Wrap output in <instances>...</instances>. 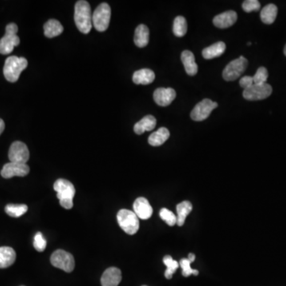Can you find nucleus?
Instances as JSON below:
<instances>
[{
    "mask_svg": "<svg viewBox=\"0 0 286 286\" xmlns=\"http://www.w3.org/2000/svg\"><path fill=\"white\" fill-rule=\"evenodd\" d=\"M237 13L234 10H227L222 14H218L213 18V24L219 29L231 27L236 22Z\"/></svg>",
    "mask_w": 286,
    "mask_h": 286,
    "instance_id": "15",
    "label": "nucleus"
},
{
    "mask_svg": "<svg viewBox=\"0 0 286 286\" xmlns=\"http://www.w3.org/2000/svg\"><path fill=\"white\" fill-rule=\"evenodd\" d=\"M191 263L189 259H182V260L180 261V266L182 268V275L186 278L191 275H199L198 271L191 268Z\"/></svg>",
    "mask_w": 286,
    "mask_h": 286,
    "instance_id": "32",
    "label": "nucleus"
},
{
    "mask_svg": "<svg viewBox=\"0 0 286 286\" xmlns=\"http://www.w3.org/2000/svg\"><path fill=\"white\" fill-rule=\"evenodd\" d=\"M18 27L15 23L8 24L6 26L5 35L0 39V54L6 55L10 54L15 46L20 44V39L17 35Z\"/></svg>",
    "mask_w": 286,
    "mask_h": 286,
    "instance_id": "4",
    "label": "nucleus"
},
{
    "mask_svg": "<svg viewBox=\"0 0 286 286\" xmlns=\"http://www.w3.org/2000/svg\"><path fill=\"white\" fill-rule=\"evenodd\" d=\"M28 61L24 57L10 56L6 58L3 67L4 77L9 82H16L21 73L27 67Z\"/></svg>",
    "mask_w": 286,
    "mask_h": 286,
    "instance_id": "3",
    "label": "nucleus"
},
{
    "mask_svg": "<svg viewBox=\"0 0 286 286\" xmlns=\"http://www.w3.org/2000/svg\"><path fill=\"white\" fill-rule=\"evenodd\" d=\"M175 90L171 88H159L154 93V99L155 103L162 107H167L175 99Z\"/></svg>",
    "mask_w": 286,
    "mask_h": 286,
    "instance_id": "13",
    "label": "nucleus"
},
{
    "mask_svg": "<svg viewBox=\"0 0 286 286\" xmlns=\"http://www.w3.org/2000/svg\"><path fill=\"white\" fill-rule=\"evenodd\" d=\"M30 173V167L26 164L10 162L4 165L1 170L2 178L9 179L14 177H25Z\"/></svg>",
    "mask_w": 286,
    "mask_h": 286,
    "instance_id": "12",
    "label": "nucleus"
},
{
    "mask_svg": "<svg viewBox=\"0 0 286 286\" xmlns=\"http://www.w3.org/2000/svg\"><path fill=\"white\" fill-rule=\"evenodd\" d=\"M182 61L188 75L195 76L198 72V65L195 63V56L190 50L182 52Z\"/></svg>",
    "mask_w": 286,
    "mask_h": 286,
    "instance_id": "18",
    "label": "nucleus"
},
{
    "mask_svg": "<svg viewBox=\"0 0 286 286\" xmlns=\"http://www.w3.org/2000/svg\"><path fill=\"white\" fill-rule=\"evenodd\" d=\"M247 46H251V42H248V43H247Z\"/></svg>",
    "mask_w": 286,
    "mask_h": 286,
    "instance_id": "39",
    "label": "nucleus"
},
{
    "mask_svg": "<svg viewBox=\"0 0 286 286\" xmlns=\"http://www.w3.org/2000/svg\"><path fill=\"white\" fill-rule=\"evenodd\" d=\"M188 259H189V260H190L191 263H193L195 259V255H194V254H191H191L189 255V258H188Z\"/></svg>",
    "mask_w": 286,
    "mask_h": 286,
    "instance_id": "37",
    "label": "nucleus"
},
{
    "mask_svg": "<svg viewBox=\"0 0 286 286\" xmlns=\"http://www.w3.org/2000/svg\"><path fill=\"white\" fill-rule=\"evenodd\" d=\"M239 85H240L241 88H243V89H248L249 87H251L254 85L253 77L245 76V77H242L239 81Z\"/></svg>",
    "mask_w": 286,
    "mask_h": 286,
    "instance_id": "35",
    "label": "nucleus"
},
{
    "mask_svg": "<svg viewBox=\"0 0 286 286\" xmlns=\"http://www.w3.org/2000/svg\"><path fill=\"white\" fill-rule=\"evenodd\" d=\"M268 77V70H267V69L265 67L259 68V69L257 70L255 76L253 77L254 84H255V85H263V84H267Z\"/></svg>",
    "mask_w": 286,
    "mask_h": 286,
    "instance_id": "31",
    "label": "nucleus"
},
{
    "mask_svg": "<svg viewBox=\"0 0 286 286\" xmlns=\"http://www.w3.org/2000/svg\"><path fill=\"white\" fill-rule=\"evenodd\" d=\"M188 30L187 21L183 16H178L176 17L174 22V35L179 38H182L186 35Z\"/></svg>",
    "mask_w": 286,
    "mask_h": 286,
    "instance_id": "27",
    "label": "nucleus"
},
{
    "mask_svg": "<svg viewBox=\"0 0 286 286\" xmlns=\"http://www.w3.org/2000/svg\"><path fill=\"white\" fill-rule=\"evenodd\" d=\"M284 54H285V55L286 56V46H285V48H284Z\"/></svg>",
    "mask_w": 286,
    "mask_h": 286,
    "instance_id": "38",
    "label": "nucleus"
},
{
    "mask_svg": "<svg viewBox=\"0 0 286 286\" xmlns=\"http://www.w3.org/2000/svg\"><path fill=\"white\" fill-rule=\"evenodd\" d=\"M192 210V205L190 201L185 200L180 203L177 206V212H178V220H177V224L180 227L183 225L185 222H186V218H187L189 214L191 212Z\"/></svg>",
    "mask_w": 286,
    "mask_h": 286,
    "instance_id": "26",
    "label": "nucleus"
},
{
    "mask_svg": "<svg viewBox=\"0 0 286 286\" xmlns=\"http://www.w3.org/2000/svg\"><path fill=\"white\" fill-rule=\"evenodd\" d=\"M273 89L271 85H254L248 89H244L243 95L244 99L250 101L262 100L267 99L272 94Z\"/></svg>",
    "mask_w": 286,
    "mask_h": 286,
    "instance_id": "9",
    "label": "nucleus"
},
{
    "mask_svg": "<svg viewBox=\"0 0 286 286\" xmlns=\"http://www.w3.org/2000/svg\"><path fill=\"white\" fill-rule=\"evenodd\" d=\"M160 217L162 218V220H164L170 227H173V226L177 224L178 218L176 216L175 214H174V212H172L171 211L167 209L166 207L161 210Z\"/></svg>",
    "mask_w": 286,
    "mask_h": 286,
    "instance_id": "30",
    "label": "nucleus"
},
{
    "mask_svg": "<svg viewBox=\"0 0 286 286\" xmlns=\"http://www.w3.org/2000/svg\"><path fill=\"white\" fill-rule=\"evenodd\" d=\"M170 133L168 129L166 127H161L157 131L150 134L149 137L148 142L150 146H159L168 140Z\"/></svg>",
    "mask_w": 286,
    "mask_h": 286,
    "instance_id": "23",
    "label": "nucleus"
},
{
    "mask_svg": "<svg viewBox=\"0 0 286 286\" xmlns=\"http://www.w3.org/2000/svg\"><path fill=\"white\" fill-rule=\"evenodd\" d=\"M74 20L78 30L83 34H89L93 27V15L91 6L85 0H80L76 3Z\"/></svg>",
    "mask_w": 286,
    "mask_h": 286,
    "instance_id": "1",
    "label": "nucleus"
},
{
    "mask_svg": "<svg viewBox=\"0 0 286 286\" xmlns=\"http://www.w3.org/2000/svg\"><path fill=\"white\" fill-rule=\"evenodd\" d=\"M117 221L121 228L128 235H134L139 229V219L134 211L121 209L117 214Z\"/></svg>",
    "mask_w": 286,
    "mask_h": 286,
    "instance_id": "5",
    "label": "nucleus"
},
{
    "mask_svg": "<svg viewBox=\"0 0 286 286\" xmlns=\"http://www.w3.org/2000/svg\"><path fill=\"white\" fill-rule=\"evenodd\" d=\"M8 157L10 162L26 164V162L30 158V152L28 150L27 146L25 143L17 141V142H13L10 146Z\"/></svg>",
    "mask_w": 286,
    "mask_h": 286,
    "instance_id": "11",
    "label": "nucleus"
},
{
    "mask_svg": "<svg viewBox=\"0 0 286 286\" xmlns=\"http://www.w3.org/2000/svg\"><path fill=\"white\" fill-rule=\"evenodd\" d=\"M134 212L136 214L138 219H148L153 214V208L148 200L144 197H139L134 201Z\"/></svg>",
    "mask_w": 286,
    "mask_h": 286,
    "instance_id": "14",
    "label": "nucleus"
},
{
    "mask_svg": "<svg viewBox=\"0 0 286 286\" xmlns=\"http://www.w3.org/2000/svg\"><path fill=\"white\" fill-rule=\"evenodd\" d=\"M155 74L151 69H142L134 72L133 82L135 85H147L154 82Z\"/></svg>",
    "mask_w": 286,
    "mask_h": 286,
    "instance_id": "17",
    "label": "nucleus"
},
{
    "mask_svg": "<svg viewBox=\"0 0 286 286\" xmlns=\"http://www.w3.org/2000/svg\"><path fill=\"white\" fill-rule=\"evenodd\" d=\"M122 281V273L116 267H110L103 273L101 278L102 286H118Z\"/></svg>",
    "mask_w": 286,
    "mask_h": 286,
    "instance_id": "16",
    "label": "nucleus"
},
{
    "mask_svg": "<svg viewBox=\"0 0 286 286\" xmlns=\"http://www.w3.org/2000/svg\"><path fill=\"white\" fill-rule=\"evenodd\" d=\"M16 260V253L10 247H0V269L7 268L14 264Z\"/></svg>",
    "mask_w": 286,
    "mask_h": 286,
    "instance_id": "20",
    "label": "nucleus"
},
{
    "mask_svg": "<svg viewBox=\"0 0 286 286\" xmlns=\"http://www.w3.org/2000/svg\"><path fill=\"white\" fill-rule=\"evenodd\" d=\"M54 189L57 191L60 204L65 209H71L76 194L75 187L73 184L67 180L58 179L54 183Z\"/></svg>",
    "mask_w": 286,
    "mask_h": 286,
    "instance_id": "2",
    "label": "nucleus"
},
{
    "mask_svg": "<svg viewBox=\"0 0 286 286\" xmlns=\"http://www.w3.org/2000/svg\"><path fill=\"white\" fill-rule=\"evenodd\" d=\"M278 15V7L273 3L268 4L261 10V20L265 24H272L276 20Z\"/></svg>",
    "mask_w": 286,
    "mask_h": 286,
    "instance_id": "25",
    "label": "nucleus"
},
{
    "mask_svg": "<svg viewBox=\"0 0 286 286\" xmlns=\"http://www.w3.org/2000/svg\"><path fill=\"white\" fill-rule=\"evenodd\" d=\"M226 44L223 42H218L216 43L203 49L202 55L206 60H211L219 57L225 52Z\"/></svg>",
    "mask_w": 286,
    "mask_h": 286,
    "instance_id": "22",
    "label": "nucleus"
},
{
    "mask_svg": "<svg viewBox=\"0 0 286 286\" xmlns=\"http://www.w3.org/2000/svg\"><path fill=\"white\" fill-rule=\"evenodd\" d=\"M157 125L156 118L152 115H146L142 118L139 122L134 125V131L138 135L143 134L146 131L154 130Z\"/></svg>",
    "mask_w": 286,
    "mask_h": 286,
    "instance_id": "21",
    "label": "nucleus"
},
{
    "mask_svg": "<svg viewBox=\"0 0 286 286\" xmlns=\"http://www.w3.org/2000/svg\"><path fill=\"white\" fill-rule=\"evenodd\" d=\"M63 31V26L57 20L50 19L44 25V33L47 38H55Z\"/></svg>",
    "mask_w": 286,
    "mask_h": 286,
    "instance_id": "24",
    "label": "nucleus"
},
{
    "mask_svg": "<svg viewBox=\"0 0 286 286\" xmlns=\"http://www.w3.org/2000/svg\"><path fill=\"white\" fill-rule=\"evenodd\" d=\"M261 4L258 0H246L243 3V9L247 13L252 11H259L260 10Z\"/></svg>",
    "mask_w": 286,
    "mask_h": 286,
    "instance_id": "34",
    "label": "nucleus"
},
{
    "mask_svg": "<svg viewBox=\"0 0 286 286\" xmlns=\"http://www.w3.org/2000/svg\"><path fill=\"white\" fill-rule=\"evenodd\" d=\"M46 244L47 243L42 233H37L34 239V247L36 251H38V252H43L46 250Z\"/></svg>",
    "mask_w": 286,
    "mask_h": 286,
    "instance_id": "33",
    "label": "nucleus"
},
{
    "mask_svg": "<svg viewBox=\"0 0 286 286\" xmlns=\"http://www.w3.org/2000/svg\"><path fill=\"white\" fill-rule=\"evenodd\" d=\"M111 10L108 4L103 2L98 6L93 14V25L98 31L107 30L111 20Z\"/></svg>",
    "mask_w": 286,
    "mask_h": 286,
    "instance_id": "6",
    "label": "nucleus"
},
{
    "mask_svg": "<svg viewBox=\"0 0 286 286\" xmlns=\"http://www.w3.org/2000/svg\"><path fill=\"white\" fill-rule=\"evenodd\" d=\"M218 107V103L210 99H204L195 105L191 111L190 116L191 119L196 122L205 120L208 118L211 111Z\"/></svg>",
    "mask_w": 286,
    "mask_h": 286,
    "instance_id": "10",
    "label": "nucleus"
},
{
    "mask_svg": "<svg viewBox=\"0 0 286 286\" xmlns=\"http://www.w3.org/2000/svg\"><path fill=\"white\" fill-rule=\"evenodd\" d=\"M163 263L167 267L166 273H165V276L167 279H171L173 278V275L175 274L176 271L179 267V264L177 261L174 260L170 255H166L164 257Z\"/></svg>",
    "mask_w": 286,
    "mask_h": 286,
    "instance_id": "29",
    "label": "nucleus"
},
{
    "mask_svg": "<svg viewBox=\"0 0 286 286\" xmlns=\"http://www.w3.org/2000/svg\"><path fill=\"white\" fill-rule=\"evenodd\" d=\"M52 265L66 273H71L75 267V260L70 253L63 250L54 251L50 258Z\"/></svg>",
    "mask_w": 286,
    "mask_h": 286,
    "instance_id": "8",
    "label": "nucleus"
},
{
    "mask_svg": "<svg viewBox=\"0 0 286 286\" xmlns=\"http://www.w3.org/2000/svg\"><path fill=\"white\" fill-rule=\"evenodd\" d=\"M4 129H5V123L4 121L0 118V135L3 132Z\"/></svg>",
    "mask_w": 286,
    "mask_h": 286,
    "instance_id": "36",
    "label": "nucleus"
},
{
    "mask_svg": "<svg viewBox=\"0 0 286 286\" xmlns=\"http://www.w3.org/2000/svg\"><path fill=\"white\" fill-rule=\"evenodd\" d=\"M248 66V61L243 56L233 60L226 66L223 71V79L226 81H234L240 77Z\"/></svg>",
    "mask_w": 286,
    "mask_h": 286,
    "instance_id": "7",
    "label": "nucleus"
},
{
    "mask_svg": "<svg viewBox=\"0 0 286 286\" xmlns=\"http://www.w3.org/2000/svg\"><path fill=\"white\" fill-rule=\"evenodd\" d=\"M149 40H150L149 28L144 24H140L134 32V44L138 47L144 48L148 45Z\"/></svg>",
    "mask_w": 286,
    "mask_h": 286,
    "instance_id": "19",
    "label": "nucleus"
},
{
    "mask_svg": "<svg viewBox=\"0 0 286 286\" xmlns=\"http://www.w3.org/2000/svg\"></svg>",
    "mask_w": 286,
    "mask_h": 286,
    "instance_id": "40",
    "label": "nucleus"
},
{
    "mask_svg": "<svg viewBox=\"0 0 286 286\" xmlns=\"http://www.w3.org/2000/svg\"><path fill=\"white\" fill-rule=\"evenodd\" d=\"M28 211L26 204H7L5 207V211L11 217L18 218L22 216Z\"/></svg>",
    "mask_w": 286,
    "mask_h": 286,
    "instance_id": "28",
    "label": "nucleus"
}]
</instances>
